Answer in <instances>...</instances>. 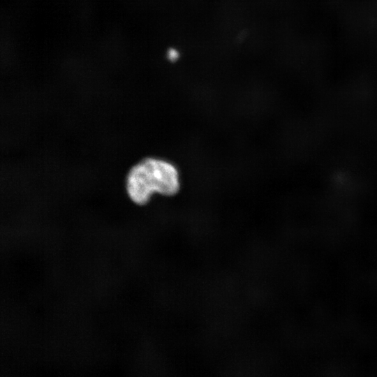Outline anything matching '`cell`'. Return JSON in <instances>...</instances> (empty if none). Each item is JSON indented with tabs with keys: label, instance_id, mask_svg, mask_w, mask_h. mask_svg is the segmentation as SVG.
Instances as JSON below:
<instances>
[{
	"label": "cell",
	"instance_id": "6da1fadb",
	"mask_svg": "<svg viewBox=\"0 0 377 377\" xmlns=\"http://www.w3.org/2000/svg\"><path fill=\"white\" fill-rule=\"evenodd\" d=\"M180 188L179 172L171 163L156 158H147L129 170L126 188L135 204H147L152 195L165 196L177 194Z\"/></svg>",
	"mask_w": 377,
	"mask_h": 377
}]
</instances>
